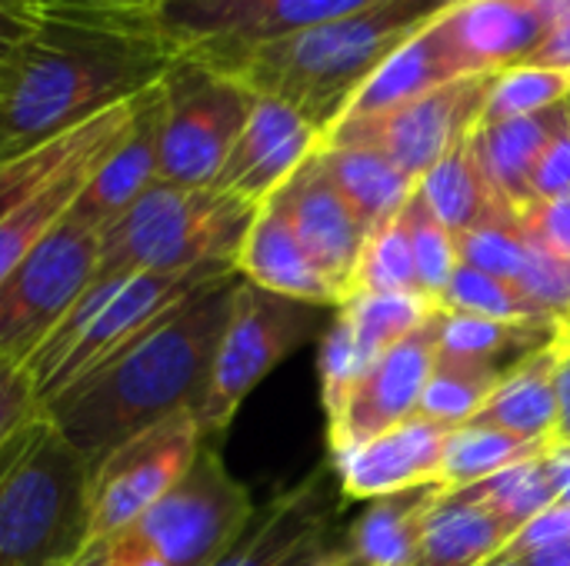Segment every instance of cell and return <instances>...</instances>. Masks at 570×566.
Masks as SVG:
<instances>
[{
	"label": "cell",
	"instance_id": "48",
	"mask_svg": "<svg viewBox=\"0 0 570 566\" xmlns=\"http://www.w3.org/2000/svg\"><path fill=\"white\" fill-rule=\"evenodd\" d=\"M554 397H558V417L551 434V450L570 447V337L561 334V354L554 367Z\"/></svg>",
	"mask_w": 570,
	"mask_h": 566
},
{
	"label": "cell",
	"instance_id": "54",
	"mask_svg": "<svg viewBox=\"0 0 570 566\" xmlns=\"http://www.w3.org/2000/svg\"><path fill=\"white\" fill-rule=\"evenodd\" d=\"M484 566H524V564H518V560H491V564H484Z\"/></svg>",
	"mask_w": 570,
	"mask_h": 566
},
{
	"label": "cell",
	"instance_id": "21",
	"mask_svg": "<svg viewBox=\"0 0 570 566\" xmlns=\"http://www.w3.org/2000/svg\"><path fill=\"white\" fill-rule=\"evenodd\" d=\"M237 274L264 290H274L281 297H294L314 307L337 310L344 304L341 294L327 284V277L307 257L284 207L274 197L261 203L250 224V234L237 257Z\"/></svg>",
	"mask_w": 570,
	"mask_h": 566
},
{
	"label": "cell",
	"instance_id": "49",
	"mask_svg": "<svg viewBox=\"0 0 570 566\" xmlns=\"http://www.w3.org/2000/svg\"><path fill=\"white\" fill-rule=\"evenodd\" d=\"M40 10H90V13H147L157 0H33Z\"/></svg>",
	"mask_w": 570,
	"mask_h": 566
},
{
	"label": "cell",
	"instance_id": "6",
	"mask_svg": "<svg viewBox=\"0 0 570 566\" xmlns=\"http://www.w3.org/2000/svg\"><path fill=\"white\" fill-rule=\"evenodd\" d=\"M327 317V307L281 297L240 277L207 390L194 410L204 444H214L227 434L250 390H257L261 380L301 344H307Z\"/></svg>",
	"mask_w": 570,
	"mask_h": 566
},
{
	"label": "cell",
	"instance_id": "14",
	"mask_svg": "<svg viewBox=\"0 0 570 566\" xmlns=\"http://www.w3.org/2000/svg\"><path fill=\"white\" fill-rule=\"evenodd\" d=\"M274 200L284 207V214H287L297 240L304 244L307 257L314 260V267L327 277V284L347 304L351 287H354V274H357V264H361V254L367 247L371 230L351 210L344 193L334 187V180L327 177L317 150L274 193Z\"/></svg>",
	"mask_w": 570,
	"mask_h": 566
},
{
	"label": "cell",
	"instance_id": "53",
	"mask_svg": "<svg viewBox=\"0 0 570 566\" xmlns=\"http://www.w3.org/2000/svg\"><path fill=\"white\" fill-rule=\"evenodd\" d=\"M23 430H27V427H23ZM23 430H20V434H17V437L0 450V477L7 474V467H10V460H13V454H17V447H20V440H23Z\"/></svg>",
	"mask_w": 570,
	"mask_h": 566
},
{
	"label": "cell",
	"instance_id": "30",
	"mask_svg": "<svg viewBox=\"0 0 570 566\" xmlns=\"http://www.w3.org/2000/svg\"><path fill=\"white\" fill-rule=\"evenodd\" d=\"M117 143V140H114ZM100 147L80 160H73L67 170H60L50 183H43L23 207H17L3 224H0V280L67 217V210L73 207L77 193L83 190L90 170L100 163V157L114 147Z\"/></svg>",
	"mask_w": 570,
	"mask_h": 566
},
{
	"label": "cell",
	"instance_id": "26",
	"mask_svg": "<svg viewBox=\"0 0 570 566\" xmlns=\"http://www.w3.org/2000/svg\"><path fill=\"white\" fill-rule=\"evenodd\" d=\"M511 537L514 530L488 507L444 490L424 520L417 566H484L511 544Z\"/></svg>",
	"mask_w": 570,
	"mask_h": 566
},
{
	"label": "cell",
	"instance_id": "36",
	"mask_svg": "<svg viewBox=\"0 0 570 566\" xmlns=\"http://www.w3.org/2000/svg\"><path fill=\"white\" fill-rule=\"evenodd\" d=\"M570 97V73L514 63L491 77V90L481 110V123H501L514 117H531L548 107H558Z\"/></svg>",
	"mask_w": 570,
	"mask_h": 566
},
{
	"label": "cell",
	"instance_id": "8",
	"mask_svg": "<svg viewBox=\"0 0 570 566\" xmlns=\"http://www.w3.org/2000/svg\"><path fill=\"white\" fill-rule=\"evenodd\" d=\"M247 487L227 470L220 450L204 444L187 474L124 530L167 566H214L254 517Z\"/></svg>",
	"mask_w": 570,
	"mask_h": 566
},
{
	"label": "cell",
	"instance_id": "1",
	"mask_svg": "<svg viewBox=\"0 0 570 566\" xmlns=\"http://www.w3.org/2000/svg\"><path fill=\"white\" fill-rule=\"evenodd\" d=\"M177 47L147 13L40 10L0 93V160L37 150L157 87Z\"/></svg>",
	"mask_w": 570,
	"mask_h": 566
},
{
	"label": "cell",
	"instance_id": "46",
	"mask_svg": "<svg viewBox=\"0 0 570 566\" xmlns=\"http://www.w3.org/2000/svg\"><path fill=\"white\" fill-rule=\"evenodd\" d=\"M73 566H167L147 544H140L134 534L117 530L104 540H94L83 547Z\"/></svg>",
	"mask_w": 570,
	"mask_h": 566
},
{
	"label": "cell",
	"instance_id": "44",
	"mask_svg": "<svg viewBox=\"0 0 570 566\" xmlns=\"http://www.w3.org/2000/svg\"><path fill=\"white\" fill-rule=\"evenodd\" d=\"M564 540H570V507L554 504L551 510L534 517L528 527H521L494 560H521V557H528L534 550H544V547H554V544H564Z\"/></svg>",
	"mask_w": 570,
	"mask_h": 566
},
{
	"label": "cell",
	"instance_id": "15",
	"mask_svg": "<svg viewBox=\"0 0 570 566\" xmlns=\"http://www.w3.org/2000/svg\"><path fill=\"white\" fill-rule=\"evenodd\" d=\"M317 147L321 130L307 117L281 100L257 97L214 187L261 207L301 170Z\"/></svg>",
	"mask_w": 570,
	"mask_h": 566
},
{
	"label": "cell",
	"instance_id": "33",
	"mask_svg": "<svg viewBox=\"0 0 570 566\" xmlns=\"http://www.w3.org/2000/svg\"><path fill=\"white\" fill-rule=\"evenodd\" d=\"M551 447L541 440H524L494 427H454L448 450H444V467H441V484L444 490L471 487L478 480H488L508 467H518L524 460H534L548 454Z\"/></svg>",
	"mask_w": 570,
	"mask_h": 566
},
{
	"label": "cell",
	"instance_id": "32",
	"mask_svg": "<svg viewBox=\"0 0 570 566\" xmlns=\"http://www.w3.org/2000/svg\"><path fill=\"white\" fill-rule=\"evenodd\" d=\"M451 494L488 507L518 534L521 527H528L534 517H541L558 504V477H554L551 450L518 467H508L488 480H478L471 487H458Z\"/></svg>",
	"mask_w": 570,
	"mask_h": 566
},
{
	"label": "cell",
	"instance_id": "24",
	"mask_svg": "<svg viewBox=\"0 0 570 566\" xmlns=\"http://www.w3.org/2000/svg\"><path fill=\"white\" fill-rule=\"evenodd\" d=\"M130 113H134V100L100 113L97 120H90V123L77 127L73 133H63L37 150L0 160V224L17 207H23L43 183H50L60 170H67L73 160L114 143L127 130Z\"/></svg>",
	"mask_w": 570,
	"mask_h": 566
},
{
	"label": "cell",
	"instance_id": "13",
	"mask_svg": "<svg viewBox=\"0 0 570 566\" xmlns=\"http://www.w3.org/2000/svg\"><path fill=\"white\" fill-rule=\"evenodd\" d=\"M438 324H441V307L407 340H401L384 357H377L344 394V400L327 414L331 457L347 454L394 430L397 424L411 420L421 410V397L438 354Z\"/></svg>",
	"mask_w": 570,
	"mask_h": 566
},
{
	"label": "cell",
	"instance_id": "16",
	"mask_svg": "<svg viewBox=\"0 0 570 566\" xmlns=\"http://www.w3.org/2000/svg\"><path fill=\"white\" fill-rule=\"evenodd\" d=\"M334 487L337 477L327 460L301 484L257 507L244 534L214 566H294L334 537Z\"/></svg>",
	"mask_w": 570,
	"mask_h": 566
},
{
	"label": "cell",
	"instance_id": "39",
	"mask_svg": "<svg viewBox=\"0 0 570 566\" xmlns=\"http://www.w3.org/2000/svg\"><path fill=\"white\" fill-rule=\"evenodd\" d=\"M458 244V264H468L474 270H484L491 277L521 284L531 257V240L518 220V214H504L491 224H481L468 230Z\"/></svg>",
	"mask_w": 570,
	"mask_h": 566
},
{
	"label": "cell",
	"instance_id": "57",
	"mask_svg": "<svg viewBox=\"0 0 570 566\" xmlns=\"http://www.w3.org/2000/svg\"><path fill=\"white\" fill-rule=\"evenodd\" d=\"M0 364H3V360H0Z\"/></svg>",
	"mask_w": 570,
	"mask_h": 566
},
{
	"label": "cell",
	"instance_id": "45",
	"mask_svg": "<svg viewBox=\"0 0 570 566\" xmlns=\"http://www.w3.org/2000/svg\"><path fill=\"white\" fill-rule=\"evenodd\" d=\"M531 193H534V200H551V197L570 193V117L568 123L551 137L548 150L541 153L534 177H531Z\"/></svg>",
	"mask_w": 570,
	"mask_h": 566
},
{
	"label": "cell",
	"instance_id": "43",
	"mask_svg": "<svg viewBox=\"0 0 570 566\" xmlns=\"http://www.w3.org/2000/svg\"><path fill=\"white\" fill-rule=\"evenodd\" d=\"M40 23V7L33 0H0V93L10 83L20 50Z\"/></svg>",
	"mask_w": 570,
	"mask_h": 566
},
{
	"label": "cell",
	"instance_id": "42",
	"mask_svg": "<svg viewBox=\"0 0 570 566\" xmlns=\"http://www.w3.org/2000/svg\"><path fill=\"white\" fill-rule=\"evenodd\" d=\"M518 220L534 244L570 260V193L528 203L524 210H518Z\"/></svg>",
	"mask_w": 570,
	"mask_h": 566
},
{
	"label": "cell",
	"instance_id": "7",
	"mask_svg": "<svg viewBox=\"0 0 570 566\" xmlns=\"http://www.w3.org/2000/svg\"><path fill=\"white\" fill-rule=\"evenodd\" d=\"M157 93L160 180L177 187H214L257 97L237 77L184 50H177L157 80Z\"/></svg>",
	"mask_w": 570,
	"mask_h": 566
},
{
	"label": "cell",
	"instance_id": "10",
	"mask_svg": "<svg viewBox=\"0 0 570 566\" xmlns=\"http://www.w3.org/2000/svg\"><path fill=\"white\" fill-rule=\"evenodd\" d=\"M491 77L494 73H471L387 113L337 120L321 143L377 150L407 177L421 180L441 157H448L461 140H468L471 130L481 123Z\"/></svg>",
	"mask_w": 570,
	"mask_h": 566
},
{
	"label": "cell",
	"instance_id": "9",
	"mask_svg": "<svg viewBox=\"0 0 570 566\" xmlns=\"http://www.w3.org/2000/svg\"><path fill=\"white\" fill-rule=\"evenodd\" d=\"M100 267V230L67 217L0 280V360L27 364Z\"/></svg>",
	"mask_w": 570,
	"mask_h": 566
},
{
	"label": "cell",
	"instance_id": "56",
	"mask_svg": "<svg viewBox=\"0 0 570 566\" xmlns=\"http://www.w3.org/2000/svg\"><path fill=\"white\" fill-rule=\"evenodd\" d=\"M568 107H570V97H568Z\"/></svg>",
	"mask_w": 570,
	"mask_h": 566
},
{
	"label": "cell",
	"instance_id": "51",
	"mask_svg": "<svg viewBox=\"0 0 570 566\" xmlns=\"http://www.w3.org/2000/svg\"><path fill=\"white\" fill-rule=\"evenodd\" d=\"M551 464H554V477H558V504L570 507V447H554Z\"/></svg>",
	"mask_w": 570,
	"mask_h": 566
},
{
	"label": "cell",
	"instance_id": "40",
	"mask_svg": "<svg viewBox=\"0 0 570 566\" xmlns=\"http://www.w3.org/2000/svg\"><path fill=\"white\" fill-rule=\"evenodd\" d=\"M531 240V237H528ZM551 320L561 324V330H570V260L551 254L548 247L531 240L528 270L518 284Z\"/></svg>",
	"mask_w": 570,
	"mask_h": 566
},
{
	"label": "cell",
	"instance_id": "25",
	"mask_svg": "<svg viewBox=\"0 0 570 566\" xmlns=\"http://www.w3.org/2000/svg\"><path fill=\"white\" fill-rule=\"evenodd\" d=\"M561 340L534 357H528L518 370L504 377V384L488 397V404L468 420L471 427H494L524 440H541L551 447L558 397H554V367H558Z\"/></svg>",
	"mask_w": 570,
	"mask_h": 566
},
{
	"label": "cell",
	"instance_id": "37",
	"mask_svg": "<svg viewBox=\"0 0 570 566\" xmlns=\"http://www.w3.org/2000/svg\"><path fill=\"white\" fill-rule=\"evenodd\" d=\"M361 294H411V297H424L401 214L367 237V247L361 254V264H357V274H354V287H351V297H361Z\"/></svg>",
	"mask_w": 570,
	"mask_h": 566
},
{
	"label": "cell",
	"instance_id": "29",
	"mask_svg": "<svg viewBox=\"0 0 570 566\" xmlns=\"http://www.w3.org/2000/svg\"><path fill=\"white\" fill-rule=\"evenodd\" d=\"M417 190L424 193L428 207L438 214V220L451 230V237H464L468 230L491 224L504 214H514L488 183L474 150L471 137L461 140L448 157H441L421 180Z\"/></svg>",
	"mask_w": 570,
	"mask_h": 566
},
{
	"label": "cell",
	"instance_id": "41",
	"mask_svg": "<svg viewBox=\"0 0 570 566\" xmlns=\"http://www.w3.org/2000/svg\"><path fill=\"white\" fill-rule=\"evenodd\" d=\"M40 414L33 377L23 364H0V450Z\"/></svg>",
	"mask_w": 570,
	"mask_h": 566
},
{
	"label": "cell",
	"instance_id": "18",
	"mask_svg": "<svg viewBox=\"0 0 570 566\" xmlns=\"http://www.w3.org/2000/svg\"><path fill=\"white\" fill-rule=\"evenodd\" d=\"M554 20L558 0H458L444 30L468 73H498L524 63Z\"/></svg>",
	"mask_w": 570,
	"mask_h": 566
},
{
	"label": "cell",
	"instance_id": "27",
	"mask_svg": "<svg viewBox=\"0 0 570 566\" xmlns=\"http://www.w3.org/2000/svg\"><path fill=\"white\" fill-rule=\"evenodd\" d=\"M317 157L334 180V187L344 193L351 210L364 220V227L374 234L377 227L391 224L411 193L417 190V180L407 177L401 167H394L384 153L367 147H317Z\"/></svg>",
	"mask_w": 570,
	"mask_h": 566
},
{
	"label": "cell",
	"instance_id": "5",
	"mask_svg": "<svg viewBox=\"0 0 570 566\" xmlns=\"http://www.w3.org/2000/svg\"><path fill=\"white\" fill-rule=\"evenodd\" d=\"M90 460L37 414L0 477V566H73L90 544Z\"/></svg>",
	"mask_w": 570,
	"mask_h": 566
},
{
	"label": "cell",
	"instance_id": "52",
	"mask_svg": "<svg viewBox=\"0 0 570 566\" xmlns=\"http://www.w3.org/2000/svg\"><path fill=\"white\" fill-rule=\"evenodd\" d=\"M518 564H524V566H570V540H564V544H554V547H544V550H534V554L521 557Z\"/></svg>",
	"mask_w": 570,
	"mask_h": 566
},
{
	"label": "cell",
	"instance_id": "17",
	"mask_svg": "<svg viewBox=\"0 0 570 566\" xmlns=\"http://www.w3.org/2000/svg\"><path fill=\"white\" fill-rule=\"evenodd\" d=\"M454 427L414 414L394 430L331 457L337 487L347 500H377L387 494L441 484L444 450Z\"/></svg>",
	"mask_w": 570,
	"mask_h": 566
},
{
	"label": "cell",
	"instance_id": "28",
	"mask_svg": "<svg viewBox=\"0 0 570 566\" xmlns=\"http://www.w3.org/2000/svg\"><path fill=\"white\" fill-rule=\"evenodd\" d=\"M561 334H564L561 324H551V320L508 324V320H488V317L441 310L438 354L441 357H458V360L494 364V367L511 374L528 357L554 347L561 340Z\"/></svg>",
	"mask_w": 570,
	"mask_h": 566
},
{
	"label": "cell",
	"instance_id": "55",
	"mask_svg": "<svg viewBox=\"0 0 570 566\" xmlns=\"http://www.w3.org/2000/svg\"><path fill=\"white\" fill-rule=\"evenodd\" d=\"M564 337H570V330H568V334H564Z\"/></svg>",
	"mask_w": 570,
	"mask_h": 566
},
{
	"label": "cell",
	"instance_id": "35",
	"mask_svg": "<svg viewBox=\"0 0 570 566\" xmlns=\"http://www.w3.org/2000/svg\"><path fill=\"white\" fill-rule=\"evenodd\" d=\"M441 310L451 314H471L488 320H508V324H531V320H551L518 284L491 277L484 270H474L468 264H458L448 290L438 300ZM558 324V320H551Z\"/></svg>",
	"mask_w": 570,
	"mask_h": 566
},
{
	"label": "cell",
	"instance_id": "47",
	"mask_svg": "<svg viewBox=\"0 0 570 566\" xmlns=\"http://www.w3.org/2000/svg\"><path fill=\"white\" fill-rule=\"evenodd\" d=\"M524 63L570 73V0H558V20L551 23V30Z\"/></svg>",
	"mask_w": 570,
	"mask_h": 566
},
{
	"label": "cell",
	"instance_id": "20",
	"mask_svg": "<svg viewBox=\"0 0 570 566\" xmlns=\"http://www.w3.org/2000/svg\"><path fill=\"white\" fill-rule=\"evenodd\" d=\"M461 77H471L464 63L458 60L448 30H444V13L428 23L421 33H414L407 43H401L351 97L344 107L341 120H361V117H377L394 107H404L444 83H454Z\"/></svg>",
	"mask_w": 570,
	"mask_h": 566
},
{
	"label": "cell",
	"instance_id": "38",
	"mask_svg": "<svg viewBox=\"0 0 570 566\" xmlns=\"http://www.w3.org/2000/svg\"><path fill=\"white\" fill-rule=\"evenodd\" d=\"M407 240H411V254H414V267H417V280L428 300H441V294L448 290L454 270H458V244L451 237V230L438 220V214L428 207L424 193L414 190L411 200L401 210Z\"/></svg>",
	"mask_w": 570,
	"mask_h": 566
},
{
	"label": "cell",
	"instance_id": "23",
	"mask_svg": "<svg viewBox=\"0 0 570 566\" xmlns=\"http://www.w3.org/2000/svg\"><path fill=\"white\" fill-rule=\"evenodd\" d=\"M441 497L444 484L377 497L367 510H361L344 540L364 566H417L424 520Z\"/></svg>",
	"mask_w": 570,
	"mask_h": 566
},
{
	"label": "cell",
	"instance_id": "19",
	"mask_svg": "<svg viewBox=\"0 0 570 566\" xmlns=\"http://www.w3.org/2000/svg\"><path fill=\"white\" fill-rule=\"evenodd\" d=\"M157 180H160V93L157 87H150L134 100L127 130L90 170L70 214L87 227L104 230Z\"/></svg>",
	"mask_w": 570,
	"mask_h": 566
},
{
	"label": "cell",
	"instance_id": "2",
	"mask_svg": "<svg viewBox=\"0 0 570 566\" xmlns=\"http://www.w3.org/2000/svg\"><path fill=\"white\" fill-rule=\"evenodd\" d=\"M237 284V270L204 284L124 350L47 397L40 414L90 464L180 410L194 414L207 390Z\"/></svg>",
	"mask_w": 570,
	"mask_h": 566
},
{
	"label": "cell",
	"instance_id": "34",
	"mask_svg": "<svg viewBox=\"0 0 570 566\" xmlns=\"http://www.w3.org/2000/svg\"><path fill=\"white\" fill-rule=\"evenodd\" d=\"M508 370L481 360H458L434 354V370L428 377L424 397H421V417L441 420L448 427H464L488 397L504 384Z\"/></svg>",
	"mask_w": 570,
	"mask_h": 566
},
{
	"label": "cell",
	"instance_id": "50",
	"mask_svg": "<svg viewBox=\"0 0 570 566\" xmlns=\"http://www.w3.org/2000/svg\"><path fill=\"white\" fill-rule=\"evenodd\" d=\"M294 566H364L357 560V554L347 547V540H324L321 547H314L307 557H301Z\"/></svg>",
	"mask_w": 570,
	"mask_h": 566
},
{
	"label": "cell",
	"instance_id": "4",
	"mask_svg": "<svg viewBox=\"0 0 570 566\" xmlns=\"http://www.w3.org/2000/svg\"><path fill=\"white\" fill-rule=\"evenodd\" d=\"M257 210L217 187L157 180L100 230V267L94 280L237 267Z\"/></svg>",
	"mask_w": 570,
	"mask_h": 566
},
{
	"label": "cell",
	"instance_id": "31",
	"mask_svg": "<svg viewBox=\"0 0 570 566\" xmlns=\"http://www.w3.org/2000/svg\"><path fill=\"white\" fill-rule=\"evenodd\" d=\"M434 310L438 304L411 294H361L337 307V317L344 320L357 360L367 370L377 357H384L391 347H397L417 327H424Z\"/></svg>",
	"mask_w": 570,
	"mask_h": 566
},
{
	"label": "cell",
	"instance_id": "22",
	"mask_svg": "<svg viewBox=\"0 0 570 566\" xmlns=\"http://www.w3.org/2000/svg\"><path fill=\"white\" fill-rule=\"evenodd\" d=\"M568 100L558 107H548L531 117H514L501 123H478L471 130V150L494 187V193L518 214L524 210L534 193H531V177L548 150L551 137L568 123Z\"/></svg>",
	"mask_w": 570,
	"mask_h": 566
},
{
	"label": "cell",
	"instance_id": "11",
	"mask_svg": "<svg viewBox=\"0 0 570 566\" xmlns=\"http://www.w3.org/2000/svg\"><path fill=\"white\" fill-rule=\"evenodd\" d=\"M204 437L190 410H180L90 464L87 507H90V544L104 540L134 524L154 507L194 464Z\"/></svg>",
	"mask_w": 570,
	"mask_h": 566
},
{
	"label": "cell",
	"instance_id": "3",
	"mask_svg": "<svg viewBox=\"0 0 570 566\" xmlns=\"http://www.w3.org/2000/svg\"><path fill=\"white\" fill-rule=\"evenodd\" d=\"M454 3L458 0H381L361 13L207 63L237 77L250 93L294 107L324 140L361 83Z\"/></svg>",
	"mask_w": 570,
	"mask_h": 566
},
{
	"label": "cell",
	"instance_id": "12",
	"mask_svg": "<svg viewBox=\"0 0 570 566\" xmlns=\"http://www.w3.org/2000/svg\"><path fill=\"white\" fill-rule=\"evenodd\" d=\"M374 3L381 0H157L154 20L177 50L224 60Z\"/></svg>",
	"mask_w": 570,
	"mask_h": 566
}]
</instances>
